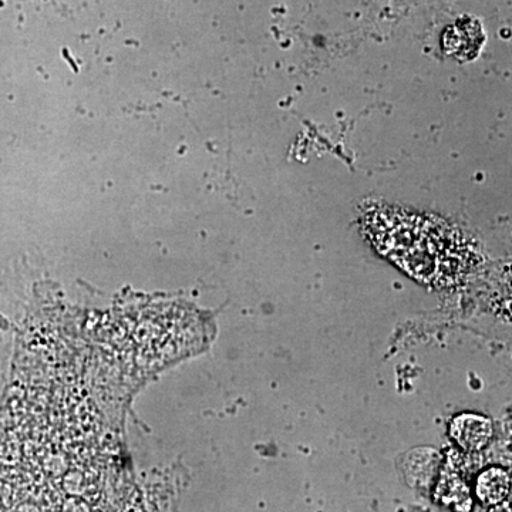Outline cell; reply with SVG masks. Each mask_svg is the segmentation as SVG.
<instances>
[{"mask_svg": "<svg viewBox=\"0 0 512 512\" xmlns=\"http://www.w3.org/2000/svg\"><path fill=\"white\" fill-rule=\"evenodd\" d=\"M451 436L466 450L477 451L487 446L493 436V426L485 417L461 414L451 424Z\"/></svg>", "mask_w": 512, "mask_h": 512, "instance_id": "3957f363", "label": "cell"}, {"mask_svg": "<svg viewBox=\"0 0 512 512\" xmlns=\"http://www.w3.org/2000/svg\"><path fill=\"white\" fill-rule=\"evenodd\" d=\"M484 42L483 30L476 19L457 20L444 33V49L458 59H471L477 55Z\"/></svg>", "mask_w": 512, "mask_h": 512, "instance_id": "7a4b0ae2", "label": "cell"}, {"mask_svg": "<svg viewBox=\"0 0 512 512\" xmlns=\"http://www.w3.org/2000/svg\"><path fill=\"white\" fill-rule=\"evenodd\" d=\"M510 494V476L501 468H491L478 478L477 495L485 504H500Z\"/></svg>", "mask_w": 512, "mask_h": 512, "instance_id": "277c9868", "label": "cell"}, {"mask_svg": "<svg viewBox=\"0 0 512 512\" xmlns=\"http://www.w3.org/2000/svg\"><path fill=\"white\" fill-rule=\"evenodd\" d=\"M363 228L380 254L426 285H456L477 264L456 229L434 218L377 208L366 215Z\"/></svg>", "mask_w": 512, "mask_h": 512, "instance_id": "6da1fadb", "label": "cell"}]
</instances>
